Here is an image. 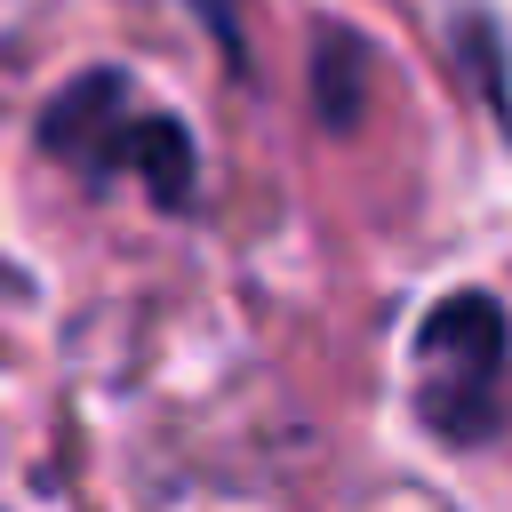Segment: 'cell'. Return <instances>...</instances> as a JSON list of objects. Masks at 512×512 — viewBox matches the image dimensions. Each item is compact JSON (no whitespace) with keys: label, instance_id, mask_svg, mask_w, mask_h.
I'll list each match as a JSON object with an SVG mask.
<instances>
[{"label":"cell","instance_id":"cell-4","mask_svg":"<svg viewBox=\"0 0 512 512\" xmlns=\"http://www.w3.org/2000/svg\"><path fill=\"white\" fill-rule=\"evenodd\" d=\"M200 16H208V40L240 64V16H232V0H200Z\"/></svg>","mask_w":512,"mask_h":512},{"label":"cell","instance_id":"cell-3","mask_svg":"<svg viewBox=\"0 0 512 512\" xmlns=\"http://www.w3.org/2000/svg\"><path fill=\"white\" fill-rule=\"evenodd\" d=\"M360 72H368V48L344 24H320V40H312V104H320L328 128L360 120Z\"/></svg>","mask_w":512,"mask_h":512},{"label":"cell","instance_id":"cell-2","mask_svg":"<svg viewBox=\"0 0 512 512\" xmlns=\"http://www.w3.org/2000/svg\"><path fill=\"white\" fill-rule=\"evenodd\" d=\"M416 416L432 440L472 448L504 424V384H512V320L480 288H448L416 320Z\"/></svg>","mask_w":512,"mask_h":512},{"label":"cell","instance_id":"cell-1","mask_svg":"<svg viewBox=\"0 0 512 512\" xmlns=\"http://www.w3.org/2000/svg\"><path fill=\"white\" fill-rule=\"evenodd\" d=\"M40 144H48L64 168L96 176V184L136 176V184H144L152 200H168V208H184V200H192V176H200L192 128H184L176 112L136 104V80H128V72H80V80H64V96L40 112Z\"/></svg>","mask_w":512,"mask_h":512}]
</instances>
